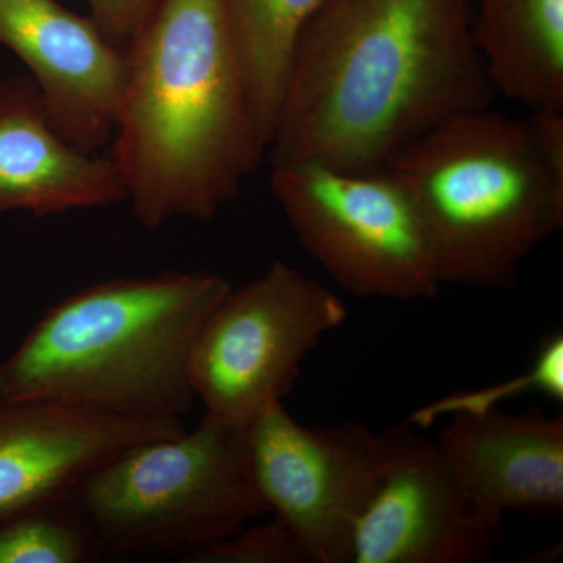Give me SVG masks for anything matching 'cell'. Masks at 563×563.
Here are the masks:
<instances>
[{
    "instance_id": "1",
    "label": "cell",
    "mask_w": 563,
    "mask_h": 563,
    "mask_svg": "<svg viewBox=\"0 0 563 563\" xmlns=\"http://www.w3.org/2000/svg\"><path fill=\"white\" fill-rule=\"evenodd\" d=\"M473 0H321L299 32L269 165L384 172L454 114L495 101Z\"/></svg>"
},
{
    "instance_id": "2",
    "label": "cell",
    "mask_w": 563,
    "mask_h": 563,
    "mask_svg": "<svg viewBox=\"0 0 563 563\" xmlns=\"http://www.w3.org/2000/svg\"><path fill=\"white\" fill-rule=\"evenodd\" d=\"M109 157L136 220H213L266 157L222 0H158L124 47Z\"/></svg>"
},
{
    "instance_id": "3",
    "label": "cell",
    "mask_w": 563,
    "mask_h": 563,
    "mask_svg": "<svg viewBox=\"0 0 563 563\" xmlns=\"http://www.w3.org/2000/svg\"><path fill=\"white\" fill-rule=\"evenodd\" d=\"M232 284L209 272L92 284L52 306L0 365V398L180 418L196 336Z\"/></svg>"
},
{
    "instance_id": "4",
    "label": "cell",
    "mask_w": 563,
    "mask_h": 563,
    "mask_svg": "<svg viewBox=\"0 0 563 563\" xmlns=\"http://www.w3.org/2000/svg\"><path fill=\"white\" fill-rule=\"evenodd\" d=\"M387 169L412 195L443 284L498 290L563 224V113L463 111Z\"/></svg>"
},
{
    "instance_id": "5",
    "label": "cell",
    "mask_w": 563,
    "mask_h": 563,
    "mask_svg": "<svg viewBox=\"0 0 563 563\" xmlns=\"http://www.w3.org/2000/svg\"><path fill=\"white\" fill-rule=\"evenodd\" d=\"M74 507L98 554H184L269 514L250 472L244 428L203 417L191 432L114 455L81 483Z\"/></svg>"
},
{
    "instance_id": "6",
    "label": "cell",
    "mask_w": 563,
    "mask_h": 563,
    "mask_svg": "<svg viewBox=\"0 0 563 563\" xmlns=\"http://www.w3.org/2000/svg\"><path fill=\"white\" fill-rule=\"evenodd\" d=\"M272 191L303 250L357 298L420 301L442 282L420 210L390 169L272 166Z\"/></svg>"
},
{
    "instance_id": "7",
    "label": "cell",
    "mask_w": 563,
    "mask_h": 563,
    "mask_svg": "<svg viewBox=\"0 0 563 563\" xmlns=\"http://www.w3.org/2000/svg\"><path fill=\"white\" fill-rule=\"evenodd\" d=\"M342 299L320 282L276 261L214 306L192 346L190 379L207 417L244 428L284 401L301 363L342 325Z\"/></svg>"
},
{
    "instance_id": "8",
    "label": "cell",
    "mask_w": 563,
    "mask_h": 563,
    "mask_svg": "<svg viewBox=\"0 0 563 563\" xmlns=\"http://www.w3.org/2000/svg\"><path fill=\"white\" fill-rule=\"evenodd\" d=\"M255 488L310 563H351L358 520L379 487V433L358 422L306 428L284 402L244 426Z\"/></svg>"
},
{
    "instance_id": "9",
    "label": "cell",
    "mask_w": 563,
    "mask_h": 563,
    "mask_svg": "<svg viewBox=\"0 0 563 563\" xmlns=\"http://www.w3.org/2000/svg\"><path fill=\"white\" fill-rule=\"evenodd\" d=\"M383 476L352 542L351 563H474L492 554L485 528L448 470L437 440L379 433Z\"/></svg>"
},
{
    "instance_id": "10",
    "label": "cell",
    "mask_w": 563,
    "mask_h": 563,
    "mask_svg": "<svg viewBox=\"0 0 563 563\" xmlns=\"http://www.w3.org/2000/svg\"><path fill=\"white\" fill-rule=\"evenodd\" d=\"M184 431L180 418L128 417L43 399L0 398V521L68 503L114 455Z\"/></svg>"
},
{
    "instance_id": "11",
    "label": "cell",
    "mask_w": 563,
    "mask_h": 563,
    "mask_svg": "<svg viewBox=\"0 0 563 563\" xmlns=\"http://www.w3.org/2000/svg\"><path fill=\"white\" fill-rule=\"evenodd\" d=\"M0 47L24 63L66 140L88 152L111 143L125 55L90 14L57 0H0Z\"/></svg>"
},
{
    "instance_id": "12",
    "label": "cell",
    "mask_w": 563,
    "mask_h": 563,
    "mask_svg": "<svg viewBox=\"0 0 563 563\" xmlns=\"http://www.w3.org/2000/svg\"><path fill=\"white\" fill-rule=\"evenodd\" d=\"M437 444L477 520L496 537L506 512L562 510V417L454 415Z\"/></svg>"
},
{
    "instance_id": "13",
    "label": "cell",
    "mask_w": 563,
    "mask_h": 563,
    "mask_svg": "<svg viewBox=\"0 0 563 563\" xmlns=\"http://www.w3.org/2000/svg\"><path fill=\"white\" fill-rule=\"evenodd\" d=\"M122 201L124 188L109 155L66 140L31 77L0 80V214L49 217Z\"/></svg>"
},
{
    "instance_id": "14",
    "label": "cell",
    "mask_w": 563,
    "mask_h": 563,
    "mask_svg": "<svg viewBox=\"0 0 563 563\" xmlns=\"http://www.w3.org/2000/svg\"><path fill=\"white\" fill-rule=\"evenodd\" d=\"M474 44L496 95L563 113V0H474Z\"/></svg>"
},
{
    "instance_id": "15",
    "label": "cell",
    "mask_w": 563,
    "mask_h": 563,
    "mask_svg": "<svg viewBox=\"0 0 563 563\" xmlns=\"http://www.w3.org/2000/svg\"><path fill=\"white\" fill-rule=\"evenodd\" d=\"M321 0H222L255 124L268 151L292 49L299 32Z\"/></svg>"
},
{
    "instance_id": "16",
    "label": "cell",
    "mask_w": 563,
    "mask_h": 563,
    "mask_svg": "<svg viewBox=\"0 0 563 563\" xmlns=\"http://www.w3.org/2000/svg\"><path fill=\"white\" fill-rule=\"evenodd\" d=\"M96 554L90 532L70 501L0 521V563H81Z\"/></svg>"
},
{
    "instance_id": "17",
    "label": "cell",
    "mask_w": 563,
    "mask_h": 563,
    "mask_svg": "<svg viewBox=\"0 0 563 563\" xmlns=\"http://www.w3.org/2000/svg\"><path fill=\"white\" fill-rule=\"evenodd\" d=\"M529 393H542L555 402L563 401L562 333H554L544 340L532 365L526 372L477 390L451 393L415 410L407 422L418 429H428L443 417L493 412L498 409V404Z\"/></svg>"
},
{
    "instance_id": "18",
    "label": "cell",
    "mask_w": 563,
    "mask_h": 563,
    "mask_svg": "<svg viewBox=\"0 0 563 563\" xmlns=\"http://www.w3.org/2000/svg\"><path fill=\"white\" fill-rule=\"evenodd\" d=\"M185 563H310L295 533L279 518L181 555Z\"/></svg>"
},
{
    "instance_id": "19",
    "label": "cell",
    "mask_w": 563,
    "mask_h": 563,
    "mask_svg": "<svg viewBox=\"0 0 563 563\" xmlns=\"http://www.w3.org/2000/svg\"><path fill=\"white\" fill-rule=\"evenodd\" d=\"M88 14L111 43L124 49L143 27L158 0H85Z\"/></svg>"
},
{
    "instance_id": "20",
    "label": "cell",
    "mask_w": 563,
    "mask_h": 563,
    "mask_svg": "<svg viewBox=\"0 0 563 563\" xmlns=\"http://www.w3.org/2000/svg\"><path fill=\"white\" fill-rule=\"evenodd\" d=\"M473 2H474V0H473Z\"/></svg>"
}]
</instances>
